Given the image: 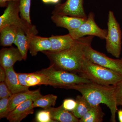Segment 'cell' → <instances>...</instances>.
<instances>
[{"mask_svg":"<svg viewBox=\"0 0 122 122\" xmlns=\"http://www.w3.org/2000/svg\"><path fill=\"white\" fill-rule=\"evenodd\" d=\"M95 15L90 12L85 22L77 29L69 31V33L73 38L78 39L86 35L95 36L102 39H106L107 30L100 28L95 20Z\"/></svg>","mask_w":122,"mask_h":122,"instance_id":"cell-8","label":"cell"},{"mask_svg":"<svg viewBox=\"0 0 122 122\" xmlns=\"http://www.w3.org/2000/svg\"><path fill=\"white\" fill-rule=\"evenodd\" d=\"M91 44H86L83 48L84 56L95 64L113 71L122 75V62L121 59H113L106 55L95 50Z\"/></svg>","mask_w":122,"mask_h":122,"instance_id":"cell-7","label":"cell"},{"mask_svg":"<svg viewBox=\"0 0 122 122\" xmlns=\"http://www.w3.org/2000/svg\"><path fill=\"white\" fill-rule=\"evenodd\" d=\"M114 86L116 105L122 106V80Z\"/></svg>","mask_w":122,"mask_h":122,"instance_id":"cell-27","label":"cell"},{"mask_svg":"<svg viewBox=\"0 0 122 122\" xmlns=\"http://www.w3.org/2000/svg\"><path fill=\"white\" fill-rule=\"evenodd\" d=\"M36 72L45 75L51 83V86L56 88H61L66 85L92 82L79 75L55 69L51 66Z\"/></svg>","mask_w":122,"mask_h":122,"instance_id":"cell-5","label":"cell"},{"mask_svg":"<svg viewBox=\"0 0 122 122\" xmlns=\"http://www.w3.org/2000/svg\"><path fill=\"white\" fill-rule=\"evenodd\" d=\"M20 1H11L7 3L4 13L0 17V29L8 25H14L21 29L26 35H36L38 30L20 17Z\"/></svg>","mask_w":122,"mask_h":122,"instance_id":"cell-4","label":"cell"},{"mask_svg":"<svg viewBox=\"0 0 122 122\" xmlns=\"http://www.w3.org/2000/svg\"><path fill=\"white\" fill-rule=\"evenodd\" d=\"M62 105L64 109L72 112L76 108L77 102L76 100L75 101L72 99H66L63 100Z\"/></svg>","mask_w":122,"mask_h":122,"instance_id":"cell-29","label":"cell"},{"mask_svg":"<svg viewBox=\"0 0 122 122\" xmlns=\"http://www.w3.org/2000/svg\"><path fill=\"white\" fill-rule=\"evenodd\" d=\"M105 115L100 105L94 106L80 118L79 122H102Z\"/></svg>","mask_w":122,"mask_h":122,"instance_id":"cell-20","label":"cell"},{"mask_svg":"<svg viewBox=\"0 0 122 122\" xmlns=\"http://www.w3.org/2000/svg\"><path fill=\"white\" fill-rule=\"evenodd\" d=\"M30 36L26 35L21 29L18 28L14 44L17 46L25 61L27 58Z\"/></svg>","mask_w":122,"mask_h":122,"instance_id":"cell-19","label":"cell"},{"mask_svg":"<svg viewBox=\"0 0 122 122\" xmlns=\"http://www.w3.org/2000/svg\"><path fill=\"white\" fill-rule=\"evenodd\" d=\"M29 74V73H17L18 79L21 85L27 86L25 81Z\"/></svg>","mask_w":122,"mask_h":122,"instance_id":"cell-30","label":"cell"},{"mask_svg":"<svg viewBox=\"0 0 122 122\" xmlns=\"http://www.w3.org/2000/svg\"><path fill=\"white\" fill-rule=\"evenodd\" d=\"M117 113L119 120L120 122H122V110H118Z\"/></svg>","mask_w":122,"mask_h":122,"instance_id":"cell-34","label":"cell"},{"mask_svg":"<svg viewBox=\"0 0 122 122\" xmlns=\"http://www.w3.org/2000/svg\"><path fill=\"white\" fill-rule=\"evenodd\" d=\"M45 3H58L60 0H42Z\"/></svg>","mask_w":122,"mask_h":122,"instance_id":"cell-33","label":"cell"},{"mask_svg":"<svg viewBox=\"0 0 122 122\" xmlns=\"http://www.w3.org/2000/svg\"><path fill=\"white\" fill-rule=\"evenodd\" d=\"M121 59V61H122V59Z\"/></svg>","mask_w":122,"mask_h":122,"instance_id":"cell-35","label":"cell"},{"mask_svg":"<svg viewBox=\"0 0 122 122\" xmlns=\"http://www.w3.org/2000/svg\"><path fill=\"white\" fill-rule=\"evenodd\" d=\"M42 95L40 89L33 91L29 90L13 94L9 97L10 112L21 103L30 100L34 102Z\"/></svg>","mask_w":122,"mask_h":122,"instance_id":"cell-14","label":"cell"},{"mask_svg":"<svg viewBox=\"0 0 122 122\" xmlns=\"http://www.w3.org/2000/svg\"><path fill=\"white\" fill-rule=\"evenodd\" d=\"M25 81L26 86L29 87L41 85L50 86L52 85L48 78L45 75L37 72L29 73Z\"/></svg>","mask_w":122,"mask_h":122,"instance_id":"cell-22","label":"cell"},{"mask_svg":"<svg viewBox=\"0 0 122 122\" xmlns=\"http://www.w3.org/2000/svg\"><path fill=\"white\" fill-rule=\"evenodd\" d=\"M31 0H20V16L22 19L28 23L32 24L30 16V10Z\"/></svg>","mask_w":122,"mask_h":122,"instance_id":"cell-24","label":"cell"},{"mask_svg":"<svg viewBox=\"0 0 122 122\" xmlns=\"http://www.w3.org/2000/svg\"><path fill=\"white\" fill-rule=\"evenodd\" d=\"M94 36H89L79 39L75 45L70 49L59 52L43 51L49 59L50 65L55 69L72 73L81 72L83 59V48L87 44H91Z\"/></svg>","mask_w":122,"mask_h":122,"instance_id":"cell-1","label":"cell"},{"mask_svg":"<svg viewBox=\"0 0 122 122\" xmlns=\"http://www.w3.org/2000/svg\"><path fill=\"white\" fill-rule=\"evenodd\" d=\"M79 74L92 83L105 86H115L122 80L121 75L95 64L85 57Z\"/></svg>","mask_w":122,"mask_h":122,"instance_id":"cell-3","label":"cell"},{"mask_svg":"<svg viewBox=\"0 0 122 122\" xmlns=\"http://www.w3.org/2000/svg\"><path fill=\"white\" fill-rule=\"evenodd\" d=\"M6 70V76L5 82L13 94L29 90V87L21 85L20 83L17 73L14 71L13 67Z\"/></svg>","mask_w":122,"mask_h":122,"instance_id":"cell-17","label":"cell"},{"mask_svg":"<svg viewBox=\"0 0 122 122\" xmlns=\"http://www.w3.org/2000/svg\"><path fill=\"white\" fill-rule=\"evenodd\" d=\"M57 98V96L53 94H49L45 96L42 95L33 102V107L34 108L41 107L46 110L52 106H55Z\"/></svg>","mask_w":122,"mask_h":122,"instance_id":"cell-23","label":"cell"},{"mask_svg":"<svg viewBox=\"0 0 122 122\" xmlns=\"http://www.w3.org/2000/svg\"><path fill=\"white\" fill-rule=\"evenodd\" d=\"M61 88L73 89L79 92L92 106L101 103L105 104L110 110L111 121L116 122V115L118 110L113 85L105 86L90 82L66 85Z\"/></svg>","mask_w":122,"mask_h":122,"instance_id":"cell-2","label":"cell"},{"mask_svg":"<svg viewBox=\"0 0 122 122\" xmlns=\"http://www.w3.org/2000/svg\"><path fill=\"white\" fill-rule=\"evenodd\" d=\"M33 100H30L21 103L10 112L6 118L10 122H20L29 115L34 113Z\"/></svg>","mask_w":122,"mask_h":122,"instance_id":"cell-12","label":"cell"},{"mask_svg":"<svg viewBox=\"0 0 122 122\" xmlns=\"http://www.w3.org/2000/svg\"><path fill=\"white\" fill-rule=\"evenodd\" d=\"M76 101L77 106L71 112L76 118H81L89 110L92 106L82 96H76Z\"/></svg>","mask_w":122,"mask_h":122,"instance_id":"cell-21","label":"cell"},{"mask_svg":"<svg viewBox=\"0 0 122 122\" xmlns=\"http://www.w3.org/2000/svg\"><path fill=\"white\" fill-rule=\"evenodd\" d=\"M51 43L49 38L33 35L30 36L29 50L32 56H35L39 52L50 51Z\"/></svg>","mask_w":122,"mask_h":122,"instance_id":"cell-15","label":"cell"},{"mask_svg":"<svg viewBox=\"0 0 122 122\" xmlns=\"http://www.w3.org/2000/svg\"><path fill=\"white\" fill-rule=\"evenodd\" d=\"M20 0H0V6L1 7H6L7 3L11 1H20Z\"/></svg>","mask_w":122,"mask_h":122,"instance_id":"cell-32","label":"cell"},{"mask_svg":"<svg viewBox=\"0 0 122 122\" xmlns=\"http://www.w3.org/2000/svg\"><path fill=\"white\" fill-rule=\"evenodd\" d=\"M87 19L60 14L52 15L51 17L56 26L66 29L68 31L77 29Z\"/></svg>","mask_w":122,"mask_h":122,"instance_id":"cell-11","label":"cell"},{"mask_svg":"<svg viewBox=\"0 0 122 122\" xmlns=\"http://www.w3.org/2000/svg\"><path fill=\"white\" fill-rule=\"evenodd\" d=\"M35 120L37 122H55L51 118L49 111L44 109L37 113Z\"/></svg>","mask_w":122,"mask_h":122,"instance_id":"cell-26","label":"cell"},{"mask_svg":"<svg viewBox=\"0 0 122 122\" xmlns=\"http://www.w3.org/2000/svg\"><path fill=\"white\" fill-rule=\"evenodd\" d=\"M22 54L18 48L11 46L3 48L0 51V64L5 70L13 67L18 61L23 60Z\"/></svg>","mask_w":122,"mask_h":122,"instance_id":"cell-10","label":"cell"},{"mask_svg":"<svg viewBox=\"0 0 122 122\" xmlns=\"http://www.w3.org/2000/svg\"><path fill=\"white\" fill-rule=\"evenodd\" d=\"M46 110L49 111L51 118L55 122H79V119L72 112L64 109L62 105L58 107H51Z\"/></svg>","mask_w":122,"mask_h":122,"instance_id":"cell-16","label":"cell"},{"mask_svg":"<svg viewBox=\"0 0 122 122\" xmlns=\"http://www.w3.org/2000/svg\"><path fill=\"white\" fill-rule=\"evenodd\" d=\"M9 97L5 98L0 99V119L3 118H6L10 113Z\"/></svg>","mask_w":122,"mask_h":122,"instance_id":"cell-25","label":"cell"},{"mask_svg":"<svg viewBox=\"0 0 122 122\" xmlns=\"http://www.w3.org/2000/svg\"><path fill=\"white\" fill-rule=\"evenodd\" d=\"M52 14L87 18L83 7V0H66L62 4H57L52 12Z\"/></svg>","mask_w":122,"mask_h":122,"instance_id":"cell-9","label":"cell"},{"mask_svg":"<svg viewBox=\"0 0 122 122\" xmlns=\"http://www.w3.org/2000/svg\"><path fill=\"white\" fill-rule=\"evenodd\" d=\"M107 33L106 38L107 52L118 58L122 50V31L114 13L109 11L107 23Z\"/></svg>","mask_w":122,"mask_h":122,"instance_id":"cell-6","label":"cell"},{"mask_svg":"<svg viewBox=\"0 0 122 122\" xmlns=\"http://www.w3.org/2000/svg\"><path fill=\"white\" fill-rule=\"evenodd\" d=\"M49 38L51 42V52H60L70 49L77 43L78 39H74L69 34L63 35H52Z\"/></svg>","mask_w":122,"mask_h":122,"instance_id":"cell-13","label":"cell"},{"mask_svg":"<svg viewBox=\"0 0 122 122\" xmlns=\"http://www.w3.org/2000/svg\"><path fill=\"white\" fill-rule=\"evenodd\" d=\"M18 27L15 25L5 26L0 29V45L4 46H12L16 36Z\"/></svg>","mask_w":122,"mask_h":122,"instance_id":"cell-18","label":"cell"},{"mask_svg":"<svg viewBox=\"0 0 122 122\" xmlns=\"http://www.w3.org/2000/svg\"><path fill=\"white\" fill-rule=\"evenodd\" d=\"M13 94L5 81L0 83V99L9 97Z\"/></svg>","mask_w":122,"mask_h":122,"instance_id":"cell-28","label":"cell"},{"mask_svg":"<svg viewBox=\"0 0 122 122\" xmlns=\"http://www.w3.org/2000/svg\"><path fill=\"white\" fill-rule=\"evenodd\" d=\"M6 70L2 66H0V82H4L6 78Z\"/></svg>","mask_w":122,"mask_h":122,"instance_id":"cell-31","label":"cell"}]
</instances>
